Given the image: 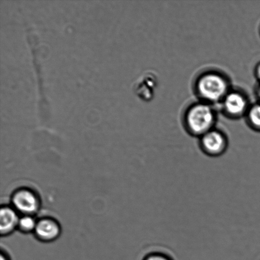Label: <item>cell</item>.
<instances>
[{"label": "cell", "instance_id": "cell-1", "mask_svg": "<svg viewBox=\"0 0 260 260\" xmlns=\"http://www.w3.org/2000/svg\"><path fill=\"white\" fill-rule=\"evenodd\" d=\"M215 119V114L210 106L206 104H198L188 109L186 126L190 134L201 137L213 129Z\"/></svg>", "mask_w": 260, "mask_h": 260}, {"label": "cell", "instance_id": "cell-2", "mask_svg": "<svg viewBox=\"0 0 260 260\" xmlns=\"http://www.w3.org/2000/svg\"><path fill=\"white\" fill-rule=\"evenodd\" d=\"M197 90L204 100L215 103L228 95L229 84L222 76L217 73H207L199 79Z\"/></svg>", "mask_w": 260, "mask_h": 260}, {"label": "cell", "instance_id": "cell-3", "mask_svg": "<svg viewBox=\"0 0 260 260\" xmlns=\"http://www.w3.org/2000/svg\"><path fill=\"white\" fill-rule=\"evenodd\" d=\"M12 206L21 215L35 216L41 208L39 195L34 190L28 187H20L13 192Z\"/></svg>", "mask_w": 260, "mask_h": 260}, {"label": "cell", "instance_id": "cell-4", "mask_svg": "<svg viewBox=\"0 0 260 260\" xmlns=\"http://www.w3.org/2000/svg\"><path fill=\"white\" fill-rule=\"evenodd\" d=\"M201 149L211 157L222 155L228 149V142L222 133L212 129L201 137Z\"/></svg>", "mask_w": 260, "mask_h": 260}, {"label": "cell", "instance_id": "cell-5", "mask_svg": "<svg viewBox=\"0 0 260 260\" xmlns=\"http://www.w3.org/2000/svg\"><path fill=\"white\" fill-rule=\"evenodd\" d=\"M62 229L55 218L45 216L37 220L34 232L35 238L42 243H52L60 236Z\"/></svg>", "mask_w": 260, "mask_h": 260}, {"label": "cell", "instance_id": "cell-6", "mask_svg": "<svg viewBox=\"0 0 260 260\" xmlns=\"http://www.w3.org/2000/svg\"><path fill=\"white\" fill-rule=\"evenodd\" d=\"M158 86L157 76L152 73H147L138 79L134 85L137 95L144 101H151Z\"/></svg>", "mask_w": 260, "mask_h": 260}, {"label": "cell", "instance_id": "cell-7", "mask_svg": "<svg viewBox=\"0 0 260 260\" xmlns=\"http://www.w3.org/2000/svg\"><path fill=\"white\" fill-rule=\"evenodd\" d=\"M20 216L12 206H2L0 210V234L8 236L17 230Z\"/></svg>", "mask_w": 260, "mask_h": 260}, {"label": "cell", "instance_id": "cell-8", "mask_svg": "<svg viewBox=\"0 0 260 260\" xmlns=\"http://www.w3.org/2000/svg\"><path fill=\"white\" fill-rule=\"evenodd\" d=\"M248 103L241 93L233 91L229 92L223 99V108L229 116L239 117L245 113Z\"/></svg>", "mask_w": 260, "mask_h": 260}, {"label": "cell", "instance_id": "cell-9", "mask_svg": "<svg viewBox=\"0 0 260 260\" xmlns=\"http://www.w3.org/2000/svg\"><path fill=\"white\" fill-rule=\"evenodd\" d=\"M37 219L33 215H21L18 223L17 230L22 234L34 233Z\"/></svg>", "mask_w": 260, "mask_h": 260}, {"label": "cell", "instance_id": "cell-10", "mask_svg": "<svg viewBox=\"0 0 260 260\" xmlns=\"http://www.w3.org/2000/svg\"><path fill=\"white\" fill-rule=\"evenodd\" d=\"M248 119L252 127L260 131V104H255L249 109Z\"/></svg>", "mask_w": 260, "mask_h": 260}, {"label": "cell", "instance_id": "cell-11", "mask_svg": "<svg viewBox=\"0 0 260 260\" xmlns=\"http://www.w3.org/2000/svg\"><path fill=\"white\" fill-rule=\"evenodd\" d=\"M142 260H173L172 257L162 252H152L144 256Z\"/></svg>", "mask_w": 260, "mask_h": 260}, {"label": "cell", "instance_id": "cell-12", "mask_svg": "<svg viewBox=\"0 0 260 260\" xmlns=\"http://www.w3.org/2000/svg\"><path fill=\"white\" fill-rule=\"evenodd\" d=\"M0 260H11L9 254L5 252L4 249H2L1 255H0Z\"/></svg>", "mask_w": 260, "mask_h": 260}, {"label": "cell", "instance_id": "cell-13", "mask_svg": "<svg viewBox=\"0 0 260 260\" xmlns=\"http://www.w3.org/2000/svg\"><path fill=\"white\" fill-rule=\"evenodd\" d=\"M256 74L257 77H258V78L259 79V80L260 81V63L258 66H257L256 70Z\"/></svg>", "mask_w": 260, "mask_h": 260}, {"label": "cell", "instance_id": "cell-14", "mask_svg": "<svg viewBox=\"0 0 260 260\" xmlns=\"http://www.w3.org/2000/svg\"><path fill=\"white\" fill-rule=\"evenodd\" d=\"M258 96H259V99H260V86H259V88H258Z\"/></svg>", "mask_w": 260, "mask_h": 260}]
</instances>
